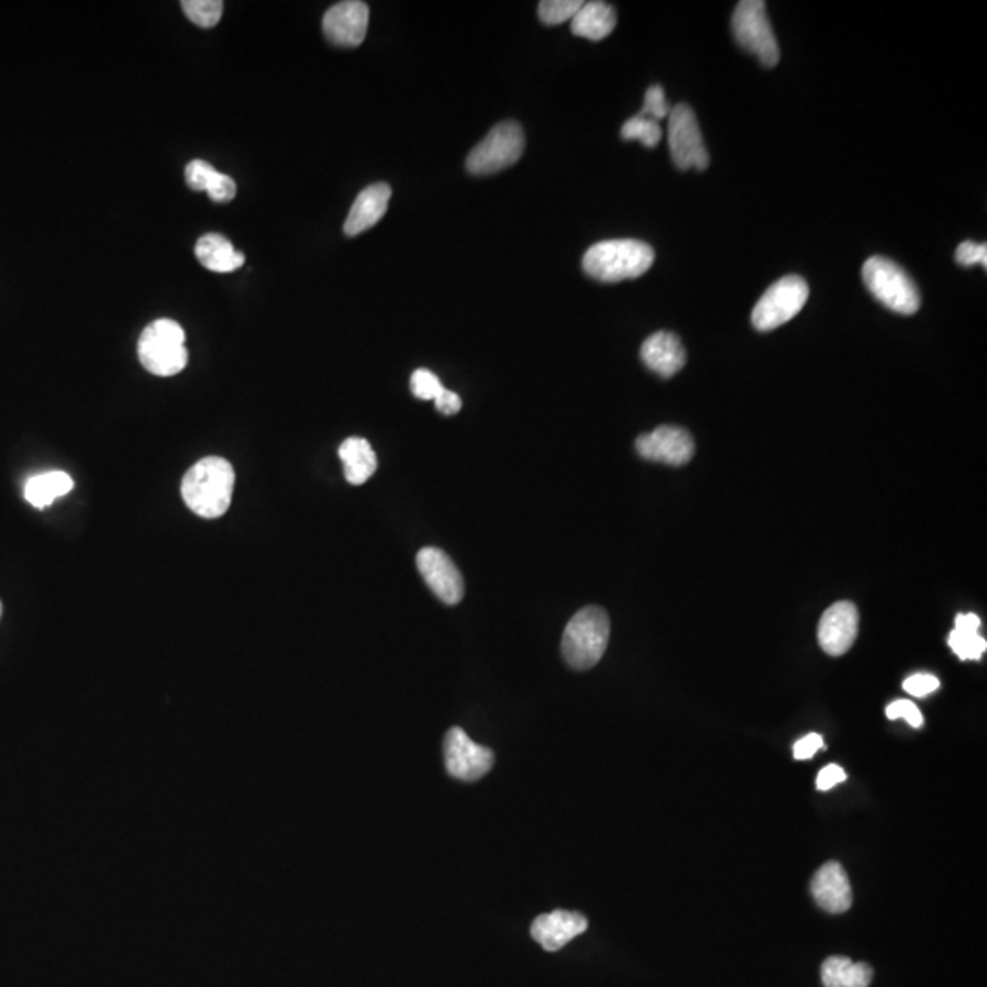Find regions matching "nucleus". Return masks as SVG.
<instances>
[{
  "mask_svg": "<svg viewBox=\"0 0 987 987\" xmlns=\"http://www.w3.org/2000/svg\"><path fill=\"white\" fill-rule=\"evenodd\" d=\"M234 468L222 457H206L189 468L181 481V498L195 514L206 520L222 518L231 507Z\"/></svg>",
  "mask_w": 987,
  "mask_h": 987,
  "instance_id": "1",
  "label": "nucleus"
},
{
  "mask_svg": "<svg viewBox=\"0 0 987 987\" xmlns=\"http://www.w3.org/2000/svg\"><path fill=\"white\" fill-rule=\"evenodd\" d=\"M655 262L652 245L641 240H606L587 249L584 271L600 282H622L650 271Z\"/></svg>",
  "mask_w": 987,
  "mask_h": 987,
  "instance_id": "2",
  "label": "nucleus"
},
{
  "mask_svg": "<svg viewBox=\"0 0 987 987\" xmlns=\"http://www.w3.org/2000/svg\"><path fill=\"white\" fill-rule=\"evenodd\" d=\"M611 622L602 608L589 606L569 620L562 639V655L573 669L597 666L608 650Z\"/></svg>",
  "mask_w": 987,
  "mask_h": 987,
  "instance_id": "3",
  "label": "nucleus"
},
{
  "mask_svg": "<svg viewBox=\"0 0 987 987\" xmlns=\"http://www.w3.org/2000/svg\"><path fill=\"white\" fill-rule=\"evenodd\" d=\"M185 331L178 322L158 319L143 330L137 341V355L143 368L158 377H173L189 363Z\"/></svg>",
  "mask_w": 987,
  "mask_h": 987,
  "instance_id": "4",
  "label": "nucleus"
},
{
  "mask_svg": "<svg viewBox=\"0 0 987 987\" xmlns=\"http://www.w3.org/2000/svg\"><path fill=\"white\" fill-rule=\"evenodd\" d=\"M862 277L868 291L890 311L912 315L920 310L922 299L917 284L912 282V278L896 262L884 256H873L865 262Z\"/></svg>",
  "mask_w": 987,
  "mask_h": 987,
  "instance_id": "5",
  "label": "nucleus"
},
{
  "mask_svg": "<svg viewBox=\"0 0 987 987\" xmlns=\"http://www.w3.org/2000/svg\"><path fill=\"white\" fill-rule=\"evenodd\" d=\"M732 30L741 48L755 55L759 63L776 66L781 57L776 33L770 19L766 15V2L763 0H743L733 11Z\"/></svg>",
  "mask_w": 987,
  "mask_h": 987,
  "instance_id": "6",
  "label": "nucleus"
},
{
  "mask_svg": "<svg viewBox=\"0 0 987 987\" xmlns=\"http://www.w3.org/2000/svg\"><path fill=\"white\" fill-rule=\"evenodd\" d=\"M525 151V134L515 121H503L494 126L492 131L484 137L468 154V173L476 176L499 173L503 168L512 167Z\"/></svg>",
  "mask_w": 987,
  "mask_h": 987,
  "instance_id": "7",
  "label": "nucleus"
},
{
  "mask_svg": "<svg viewBox=\"0 0 987 987\" xmlns=\"http://www.w3.org/2000/svg\"><path fill=\"white\" fill-rule=\"evenodd\" d=\"M809 300V284L790 275L772 284L761 297L752 313V324L757 331H772L792 321Z\"/></svg>",
  "mask_w": 987,
  "mask_h": 987,
  "instance_id": "8",
  "label": "nucleus"
},
{
  "mask_svg": "<svg viewBox=\"0 0 987 987\" xmlns=\"http://www.w3.org/2000/svg\"><path fill=\"white\" fill-rule=\"evenodd\" d=\"M667 143L672 151V159L680 170L697 168L705 170L710 165V154L700 134L699 121L688 104H677L669 112Z\"/></svg>",
  "mask_w": 987,
  "mask_h": 987,
  "instance_id": "9",
  "label": "nucleus"
},
{
  "mask_svg": "<svg viewBox=\"0 0 987 987\" xmlns=\"http://www.w3.org/2000/svg\"><path fill=\"white\" fill-rule=\"evenodd\" d=\"M494 752L474 743L462 728H452L445 738V765L452 777L462 781H478L494 766Z\"/></svg>",
  "mask_w": 987,
  "mask_h": 987,
  "instance_id": "10",
  "label": "nucleus"
},
{
  "mask_svg": "<svg viewBox=\"0 0 987 987\" xmlns=\"http://www.w3.org/2000/svg\"><path fill=\"white\" fill-rule=\"evenodd\" d=\"M418 569L430 591L446 606H456L465 597V580L451 556L437 547H424L418 553Z\"/></svg>",
  "mask_w": 987,
  "mask_h": 987,
  "instance_id": "11",
  "label": "nucleus"
},
{
  "mask_svg": "<svg viewBox=\"0 0 987 987\" xmlns=\"http://www.w3.org/2000/svg\"><path fill=\"white\" fill-rule=\"evenodd\" d=\"M639 456L647 462L664 463L680 467L691 462L695 454V441L688 430L678 426H658L650 434H642L635 443Z\"/></svg>",
  "mask_w": 987,
  "mask_h": 987,
  "instance_id": "12",
  "label": "nucleus"
},
{
  "mask_svg": "<svg viewBox=\"0 0 987 987\" xmlns=\"http://www.w3.org/2000/svg\"><path fill=\"white\" fill-rule=\"evenodd\" d=\"M368 24V4L358 0H346L326 11L322 30L331 44L342 48H357L366 38Z\"/></svg>",
  "mask_w": 987,
  "mask_h": 987,
  "instance_id": "13",
  "label": "nucleus"
},
{
  "mask_svg": "<svg viewBox=\"0 0 987 987\" xmlns=\"http://www.w3.org/2000/svg\"><path fill=\"white\" fill-rule=\"evenodd\" d=\"M860 613L852 602H838L830 606L821 617L818 625V641L823 652L830 657L845 655L857 639Z\"/></svg>",
  "mask_w": 987,
  "mask_h": 987,
  "instance_id": "14",
  "label": "nucleus"
},
{
  "mask_svg": "<svg viewBox=\"0 0 987 987\" xmlns=\"http://www.w3.org/2000/svg\"><path fill=\"white\" fill-rule=\"evenodd\" d=\"M587 928H589V922L580 912L558 909V911L547 912V914H540L532 922L531 934L543 950L556 953L569 944L570 940L586 933Z\"/></svg>",
  "mask_w": 987,
  "mask_h": 987,
  "instance_id": "15",
  "label": "nucleus"
},
{
  "mask_svg": "<svg viewBox=\"0 0 987 987\" xmlns=\"http://www.w3.org/2000/svg\"><path fill=\"white\" fill-rule=\"evenodd\" d=\"M810 892L814 896L816 903L830 912L841 914L849 911L852 906V889L845 868L838 862L824 863L823 867L814 874Z\"/></svg>",
  "mask_w": 987,
  "mask_h": 987,
  "instance_id": "16",
  "label": "nucleus"
},
{
  "mask_svg": "<svg viewBox=\"0 0 987 987\" xmlns=\"http://www.w3.org/2000/svg\"><path fill=\"white\" fill-rule=\"evenodd\" d=\"M390 198L391 187L388 184L369 185L363 192H358L344 222V234L357 236L377 225L388 211Z\"/></svg>",
  "mask_w": 987,
  "mask_h": 987,
  "instance_id": "17",
  "label": "nucleus"
},
{
  "mask_svg": "<svg viewBox=\"0 0 987 987\" xmlns=\"http://www.w3.org/2000/svg\"><path fill=\"white\" fill-rule=\"evenodd\" d=\"M642 363L661 377H673L686 364V350L675 333L658 331L647 336L641 347Z\"/></svg>",
  "mask_w": 987,
  "mask_h": 987,
  "instance_id": "18",
  "label": "nucleus"
},
{
  "mask_svg": "<svg viewBox=\"0 0 987 987\" xmlns=\"http://www.w3.org/2000/svg\"><path fill=\"white\" fill-rule=\"evenodd\" d=\"M195 255L201 266L214 273H233L245 264L244 253L234 249L231 240L209 233L196 242Z\"/></svg>",
  "mask_w": 987,
  "mask_h": 987,
  "instance_id": "19",
  "label": "nucleus"
},
{
  "mask_svg": "<svg viewBox=\"0 0 987 987\" xmlns=\"http://www.w3.org/2000/svg\"><path fill=\"white\" fill-rule=\"evenodd\" d=\"M617 27V11L613 5L600 0L584 2L570 21V32L589 41H602Z\"/></svg>",
  "mask_w": 987,
  "mask_h": 987,
  "instance_id": "20",
  "label": "nucleus"
},
{
  "mask_svg": "<svg viewBox=\"0 0 987 987\" xmlns=\"http://www.w3.org/2000/svg\"><path fill=\"white\" fill-rule=\"evenodd\" d=\"M185 179L192 190L207 192L217 203H228L236 196V184L228 174L218 173L217 168L203 159H195L185 168Z\"/></svg>",
  "mask_w": 987,
  "mask_h": 987,
  "instance_id": "21",
  "label": "nucleus"
},
{
  "mask_svg": "<svg viewBox=\"0 0 987 987\" xmlns=\"http://www.w3.org/2000/svg\"><path fill=\"white\" fill-rule=\"evenodd\" d=\"M344 476L347 484L363 485L377 470V456L368 441L363 437H350L339 448Z\"/></svg>",
  "mask_w": 987,
  "mask_h": 987,
  "instance_id": "22",
  "label": "nucleus"
},
{
  "mask_svg": "<svg viewBox=\"0 0 987 987\" xmlns=\"http://www.w3.org/2000/svg\"><path fill=\"white\" fill-rule=\"evenodd\" d=\"M873 977V967L865 962L856 964L846 956H829L821 966L824 987H868Z\"/></svg>",
  "mask_w": 987,
  "mask_h": 987,
  "instance_id": "23",
  "label": "nucleus"
},
{
  "mask_svg": "<svg viewBox=\"0 0 987 987\" xmlns=\"http://www.w3.org/2000/svg\"><path fill=\"white\" fill-rule=\"evenodd\" d=\"M74 489V481L66 473H46L27 479L24 487V498L35 509H46L55 499L66 496Z\"/></svg>",
  "mask_w": 987,
  "mask_h": 987,
  "instance_id": "24",
  "label": "nucleus"
},
{
  "mask_svg": "<svg viewBox=\"0 0 987 987\" xmlns=\"http://www.w3.org/2000/svg\"><path fill=\"white\" fill-rule=\"evenodd\" d=\"M622 137H624L625 142H641L644 147H657L658 143L662 140V129L658 125V121L650 120V118H644V115H635V118H631V120L625 121L624 126H622Z\"/></svg>",
  "mask_w": 987,
  "mask_h": 987,
  "instance_id": "25",
  "label": "nucleus"
},
{
  "mask_svg": "<svg viewBox=\"0 0 987 987\" xmlns=\"http://www.w3.org/2000/svg\"><path fill=\"white\" fill-rule=\"evenodd\" d=\"M181 8L189 21L198 27H214L222 19V0H185Z\"/></svg>",
  "mask_w": 987,
  "mask_h": 987,
  "instance_id": "26",
  "label": "nucleus"
},
{
  "mask_svg": "<svg viewBox=\"0 0 987 987\" xmlns=\"http://www.w3.org/2000/svg\"><path fill=\"white\" fill-rule=\"evenodd\" d=\"M947 642L961 661H980L986 653L987 642L984 636H980V633L953 630Z\"/></svg>",
  "mask_w": 987,
  "mask_h": 987,
  "instance_id": "27",
  "label": "nucleus"
},
{
  "mask_svg": "<svg viewBox=\"0 0 987 987\" xmlns=\"http://www.w3.org/2000/svg\"><path fill=\"white\" fill-rule=\"evenodd\" d=\"M581 4L580 0H543L537 5V15L542 19L543 24L547 26H558L564 22L573 21V16L578 13Z\"/></svg>",
  "mask_w": 987,
  "mask_h": 987,
  "instance_id": "28",
  "label": "nucleus"
},
{
  "mask_svg": "<svg viewBox=\"0 0 987 987\" xmlns=\"http://www.w3.org/2000/svg\"><path fill=\"white\" fill-rule=\"evenodd\" d=\"M410 388H412L413 396L421 401H434L435 397L445 390V386L441 385L440 377L424 368L413 371Z\"/></svg>",
  "mask_w": 987,
  "mask_h": 987,
  "instance_id": "29",
  "label": "nucleus"
},
{
  "mask_svg": "<svg viewBox=\"0 0 987 987\" xmlns=\"http://www.w3.org/2000/svg\"><path fill=\"white\" fill-rule=\"evenodd\" d=\"M669 112H672V109H669V104H667L664 88L658 87V85H653V87L647 88L646 99H644V107H642L641 115L650 118V120L653 121H661L664 120V118H667Z\"/></svg>",
  "mask_w": 987,
  "mask_h": 987,
  "instance_id": "30",
  "label": "nucleus"
},
{
  "mask_svg": "<svg viewBox=\"0 0 987 987\" xmlns=\"http://www.w3.org/2000/svg\"><path fill=\"white\" fill-rule=\"evenodd\" d=\"M887 717L890 721L906 719L912 728L923 727L922 711L918 710L917 705L911 700H895L892 705L887 706Z\"/></svg>",
  "mask_w": 987,
  "mask_h": 987,
  "instance_id": "31",
  "label": "nucleus"
},
{
  "mask_svg": "<svg viewBox=\"0 0 987 987\" xmlns=\"http://www.w3.org/2000/svg\"><path fill=\"white\" fill-rule=\"evenodd\" d=\"M939 688V678L934 677V675H929V673H917V675L906 678V683H903V689L912 697H928V695L934 694Z\"/></svg>",
  "mask_w": 987,
  "mask_h": 987,
  "instance_id": "32",
  "label": "nucleus"
},
{
  "mask_svg": "<svg viewBox=\"0 0 987 987\" xmlns=\"http://www.w3.org/2000/svg\"><path fill=\"white\" fill-rule=\"evenodd\" d=\"M956 262L964 267L977 266L983 264L987 266V245L975 244V242H962L956 249Z\"/></svg>",
  "mask_w": 987,
  "mask_h": 987,
  "instance_id": "33",
  "label": "nucleus"
},
{
  "mask_svg": "<svg viewBox=\"0 0 987 987\" xmlns=\"http://www.w3.org/2000/svg\"><path fill=\"white\" fill-rule=\"evenodd\" d=\"M821 748H824V744L820 733H809L807 738L799 739L798 743L794 744V757L807 761L814 757Z\"/></svg>",
  "mask_w": 987,
  "mask_h": 987,
  "instance_id": "34",
  "label": "nucleus"
},
{
  "mask_svg": "<svg viewBox=\"0 0 987 987\" xmlns=\"http://www.w3.org/2000/svg\"><path fill=\"white\" fill-rule=\"evenodd\" d=\"M846 774L841 766L838 765H829L824 766L823 770L818 774V779H816V785L820 790H830V788H834L835 785H840V783L845 781Z\"/></svg>",
  "mask_w": 987,
  "mask_h": 987,
  "instance_id": "35",
  "label": "nucleus"
},
{
  "mask_svg": "<svg viewBox=\"0 0 987 987\" xmlns=\"http://www.w3.org/2000/svg\"><path fill=\"white\" fill-rule=\"evenodd\" d=\"M434 402L435 408H437L443 415H456L463 407L462 397L454 393V391L446 390V388L441 391L440 396L435 397Z\"/></svg>",
  "mask_w": 987,
  "mask_h": 987,
  "instance_id": "36",
  "label": "nucleus"
},
{
  "mask_svg": "<svg viewBox=\"0 0 987 987\" xmlns=\"http://www.w3.org/2000/svg\"><path fill=\"white\" fill-rule=\"evenodd\" d=\"M980 619L975 613H962L956 617L955 630L969 631V633H978L980 631Z\"/></svg>",
  "mask_w": 987,
  "mask_h": 987,
  "instance_id": "37",
  "label": "nucleus"
},
{
  "mask_svg": "<svg viewBox=\"0 0 987 987\" xmlns=\"http://www.w3.org/2000/svg\"><path fill=\"white\" fill-rule=\"evenodd\" d=\"M0 613H2V603H0Z\"/></svg>",
  "mask_w": 987,
  "mask_h": 987,
  "instance_id": "38",
  "label": "nucleus"
}]
</instances>
